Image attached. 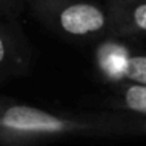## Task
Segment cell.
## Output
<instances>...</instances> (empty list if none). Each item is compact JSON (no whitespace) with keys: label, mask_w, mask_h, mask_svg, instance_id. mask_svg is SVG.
<instances>
[{"label":"cell","mask_w":146,"mask_h":146,"mask_svg":"<svg viewBox=\"0 0 146 146\" xmlns=\"http://www.w3.org/2000/svg\"><path fill=\"white\" fill-rule=\"evenodd\" d=\"M129 55L127 47L116 41H105L96 50V66L98 71L108 83L115 85L121 80V68Z\"/></svg>","instance_id":"cell-5"},{"label":"cell","mask_w":146,"mask_h":146,"mask_svg":"<svg viewBox=\"0 0 146 146\" xmlns=\"http://www.w3.org/2000/svg\"><path fill=\"white\" fill-rule=\"evenodd\" d=\"M119 82H133L146 85V54L127 55V58L123 63V68H121Z\"/></svg>","instance_id":"cell-7"},{"label":"cell","mask_w":146,"mask_h":146,"mask_svg":"<svg viewBox=\"0 0 146 146\" xmlns=\"http://www.w3.org/2000/svg\"><path fill=\"white\" fill-rule=\"evenodd\" d=\"M140 130H141V132H145V133H146V116H143L141 123H140Z\"/></svg>","instance_id":"cell-9"},{"label":"cell","mask_w":146,"mask_h":146,"mask_svg":"<svg viewBox=\"0 0 146 146\" xmlns=\"http://www.w3.org/2000/svg\"><path fill=\"white\" fill-rule=\"evenodd\" d=\"M25 0H0V19L14 21L24 13Z\"/></svg>","instance_id":"cell-8"},{"label":"cell","mask_w":146,"mask_h":146,"mask_svg":"<svg viewBox=\"0 0 146 146\" xmlns=\"http://www.w3.org/2000/svg\"><path fill=\"white\" fill-rule=\"evenodd\" d=\"M2 21L5 19H0V80H5L25 72L32 55L22 32Z\"/></svg>","instance_id":"cell-3"},{"label":"cell","mask_w":146,"mask_h":146,"mask_svg":"<svg viewBox=\"0 0 146 146\" xmlns=\"http://www.w3.org/2000/svg\"><path fill=\"white\" fill-rule=\"evenodd\" d=\"M32 14L52 32L69 38L110 35L107 8L90 0H25Z\"/></svg>","instance_id":"cell-2"},{"label":"cell","mask_w":146,"mask_h":146,"mask_svg":"<svg viewBox=\"0 0 146 146\" xmlns=\"http://www.w3.org/2000/svg\"><path fill=\"white\" fill-rule=\"evenodd\" d=\"M124 129L110 115L52 113L0 98V143H27L66 135H110Z\"/></svg>","instance_id":"cell-1"},{"label":"cell","mask_w":146,"mask_h":146,"mask_svg":"<svg viewBox=\"0 0 146 146\" xmlns=\"http://www.w3.org/2000/svg\"><path fill=\"white\" fill-rule=\"evenodd\" d=\"M116 88V105L121 110L133 111L137 115L146 116V85L133 82L115 83Z\"/></svg>","instance_id":"cell-6"},{"label":"cell","mask_w":146,"mask_h":146,"mask_svg":"<svg viewBox=\"0 0 146 146\" xmlns=\"http://www.w3.org/2000/svg\"><path fill=\"white\" fill-rule=\"evenodd\" d=\"M110 35H146V0H107Z\"/></svg>","instance_id":"cell-4"}]
</instances>
